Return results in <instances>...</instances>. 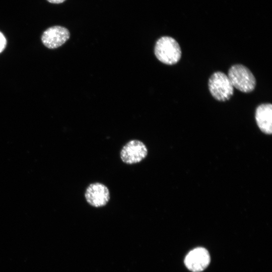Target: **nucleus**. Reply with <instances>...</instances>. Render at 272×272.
I'll return each mask as SVG.
<instances>
[{"label": "nucleus", "instance_id": "nucleus-4", "mask_svg": "<svg viewBox=\"0 0 272 272\" xmlns=\"http://www.w3.org/2000/svg\"><path fill=\"white\" fill-rule=\"evenodd\" d=\"M148 149L146 145L138 140H132L126 143L120 152L121 161L127 164H133L141 162L148 155Z\"/></svg>", "mask_w": 272, "mask_h": 272}, {"label": "nucleus", "instance_id": "nucleus-3", "mask_svg": "<svg viewBox=\"0 0 272 272\" xmlns=\"http://www.w3.org/2000/svg\"><path fill=\"white\" fill-rule=\"evenodd\" d=\"M209 89L212 96L219 101L230 99L234 93V87L228 76L222 72L213 73L209 78Z\"/></svg>", "mask_w": 272, "mask_h": 272}, {"label": "nucleus", "instance_id": "nucleus-6", "mask_svg": "<svg viewBox=\"0 0 272 272\" xmlns=\"http://www.w3.org/2000/svg\"><path fill=\"white\" fill-rule=\"evenodd\" d=\"M70 36V32L66 28L54 26L47 29L43 33L41 40L46 47L55 49L63 44Z\"/></svg>", "mask_w": 272, "mask_h": 272}, {"label": "nucleus", "instance_id": "nucleus-5", "mask_svg": "<svg viewBox=\"0 0 272 272\" xmlns=\"http://www.w3.org/2000/svg\"><path fill=\"white\" fill-rule=\"evenodd\" d=\"M85 197L88 204L92 207L100 208L107 204L110 195L108 188L105 184L94 182L90 184L86 188Z\"/></svg>", "mask_w": 272, "mask_h": 272}, {"label": "nucleus", "instance_id": "nucleus-1", "mask_svg": "<svg viewBox=\"0 0 272 272\" xmlns=\"http://www.w3.org/2000/svg\"><path fill=\"white\" fill-rule=\"evenodd\" d=\"M154 52L159 60L168 65L176 63L181 56L180 45L176 40L169 36L162 37L157 41Z\"/></svg>", "mask_w": 272, "mask_h": 272}, {"label": "nucleus", "instance_id": "nucleus-7", "mask_svg": "<svg viewBox=\"0 0 272 272\" xmlns=\"http://www.w3.org/2000/svg\"><path fill=\"white\" fill-rule=\"evenodd\" d=\"M210 262V254L207 249L198 247L191 250L184 259V263L188 269L193 272L205 269Z\"/></svg>", "mask_w": 272, "mask_h": 272}, {"label": "nucleus", "instance_id": "nucleus-2", "mask_svg": "<svg viewBox=\"0 0 272 272\" xmlns=\"http://www.w3.org/2000/svg\"><path fill=\"white\" fill-rule=\"evenodd\" d=\"M228 77L233 87L244 93H249L255 89L256 80L253 74L245 66L237 64L229 70Z\"/></svg>", "mask_w": 272, "mask_h": 272}, {"label": "nucleus", "instance_id": "nucleus-10", "mask_svg": "<svg viewBox=\"0 0 272 272\" xmlns=\"http://www.w3.org/2000/svg\"><path fill=\"white\" fill-rule=\"evenodd\" d=\"M48 2L52 4H60L64 2L65 0H47Z\"/></svg>", "mask_w": 272, "mask_h": 272}, {"label": "nucleus", "instance_id": "nucleus-8", "mask_svg": "<svg viewBox=\"0 0 272 272\" xmlns=\"http://www.w3.org/2000/svg\"><path fill=\"white\" fill-rule=\"evenodd\" d=\"M255 120L260 130L266 134L272 132V105L270 103L259 105L255 111Z\"/></svg>", "mask_w": 272, "mask_h": 272}, {"label": "nucleus", "instance_id": "nucleus-9", "mask_svg": "<svg viewBox=\"0 0 272 272\" xmlns=\"http://www.w3.org/2000/svg\"><path fill=\"white\" fill-rule=\"evenodd\" d=\"M6 45V39L3 33L0 32V53L4 49Z\"/></svg>", "mask_w": 272, "mask_h": 272}]
</instances>
